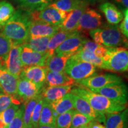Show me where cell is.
I'll use <instances>...</instances> for the list:
<instances>
[{"label": "cell", "instance_id": "6da1fadb", "mask_svg": "<svg viewBox=\"0 0 128 128\" xmlns=\"http://www.w3.org/2000/svg\"><path fill=\"white\" fill-rule=\"evenodd\" d=\"M32 21L30 12L22 8L17 10L2 28V33L12 44H22L28 39Z\"/></svg>", "mask_w": 128, "mask_h": 128}, {"label": "cell", "instance_id": "7a4b0ae2", "mask_svg": "<svg viewBox=\"0 0 128 128\" xmlns=\"http://www.w3.org/2000/svg\"><path fill=\"white\" fill-rule=\"evenodd\" d=\"M76 86L71 88L70 92L84 99L97 112L106 114L118 113L126 108V105L113 102L105 96L92 92L82 86L78 85Z\"/></svg>", "mask_w": 128, "mask_h": 128}, {"label": "cell", "instance_id": "3957f363", "mask_svg": "<svg viewBox=\"0 0 128 128\" xmlns=\"http://www.w3.org/2000/svg\"><path fill=\"white\" fill-rule=\"evenodd\" d=\"M90 35L94 42L107 48H116L125 44L118 25H107L90 30Z\"/></svg>", "mask_w": 128, "mask_h": 128}, {"label": "cell", "instance_id": "277c9868", "mask_svg": "<svg viewBox=\"0 0 128 128\" xmlns=\"http://www.w3.org/2000/svg\"><path fill=\"white\" fill-rule=\"evenodd\" d=\"M103 60L102 69L118 72L128 71V52L125 48H108V53Z\"/></svg>", "mask_w": 128, "mask_h": 128}, {"label": "cell", "instance_id": "5b68a950", "mask_svg": "<svg viewBox=\"0 0 128 128\" xmlns=\"http://www.w3.org/2000/svg\"><path fill=\"white\" fill-rule=\"evenodd\" d=\"M96 72L97 69L93 65L72 56L68 59L64 69V72L76 82L94 76Z\"/></svg>", "mask_w": 128, "mask_h": 128}, {"label": "cell", "instance_id": "8992f818", "mask_svg": "<svg viewBox=\"0 0 128 128\" xmlns=\"http://www.w3.org/2000/svg\"><path fill=\"white\" fill-rule=\"evenodd\" d=\"M91 91L96 93L105 96L113 102L126 105L128 103V91L126 85L122 82L108 85L97 89H92Z\"/></svg>", "mask_w": 128, "mask_h": 128}, {"label": "cell", "instance_id": "52a82bcc", "mask_svg": "<svg viewBox=\"0 0 128 128\" xmlns=\"http://www.w3.org/2000/svg\"><path fill=\"white\" fill-rule=\"evenodd\" d=\"M32 20H40L59 26L66 18L68 12L48 6L38 12H30Z\"/></svg>", "mask_w": 128, "mask_h": 128}, {"label": "cell", "instance_id": "ba28073f", "mask_svg": "<svg viewBox=\"0 0 128 128\" xmlns=\"http://www.w3.org/2000/svg\"><path fill=\"white\" fill-rule=\"evenodd\" d=\"M122 79L119 76L113 74H102L94 75L90 77L76 82V85L82 86L89 90L97 89L108 85L120 83Z\"/></svg>", "mask_w": 128, "mask_h": 128}, {"label": "cell", "instance_id": "9c48e42d", "mask_svg": "<svg viewBox=\"0 0 128 128\" xmlns=\"http://www.w3.org/2000/svg\"><path fill=\"white\" fill-rule=\"evenodd\" d=\"M85 39L80 32L76 31L56 48L54 54L71 57L80 50Z\"/></svg>", "mask_w": 128, "mask_h": 128}, {"label": "cell", "instance_id": "30bf717a", "mask_svg": "<svg viewBox=\"0 0 128 128\" xmlns=\"http://www.w3.org/2000/svg\"><path fill=\"white\" fill-rule=\"evenodd\" d=\"M21 44H12L8 54L2 66L16 77L19 78L23 66L20 58Z\"/></svg>", "mask_w": 128, "mask_h": 128}, {"label": "cell", "instance_id": "8fae6325", "mask_svg": "<svg viewBox=\"0 0 128 128\" xmlns=\"http://www.w3.org/2000/svg\"><path fill=\"white\" fill-rule=\"evenodd\" d=\"M20 58L23 67L45 66L47 54H42L32 49L26 44H21Z\"/></svg>", "mask_w": 128, "mask_h": 128}, {"label": "cell", "instance_id": "7c38bea8", "mask_svg": "<svg viewBox=\"0 0 128 128\" xmlns=\"http://www.w3.org/2000/svg\"><path fill=\"white\" fill-rule=\"evenodd\" d=\"M102 20L100 13L87 7L81 16L76 31L82 32L100 28L102 23Z\"/></svg>", "mask_w": 128, "mask_h": 128}, {"label": "cell", "instance_id": "4fadbf2b", "mask_svg": "<svg viewBox=\"0 0 128 128\" xmlns=\"http://www.w3.org/2000/svg\"><path fill=\"white\" fill-rule=\"evenodd\" d=\"M48 70L46 66H32L23 67L20 77L29 80L42 90L45 84Z\"/></svg>", "mask_w": 128, "mask_h": 128}, {"label": "cell", "instance_id": "5bb4252c", "mask_svg": "<svg viewBox=\"0 0 128 128\" xmlns=\"http://www.w3.org/2000/svg\"><path fill=\"white\" fill-rule=\"evenodd\" d=\"M74 108L76 111L92 120L104 124L106 120L105 114L97 112L86 102L79 96L72 94Z\"/></svg>", "mask_w": 128, "mask_h": 128}, {"label": "cell", "instance_id": "9a60e30c", "mask_svg": "<svg viewBox=\"0 0 128 128\" xmlns=\"http://www.w3.org/2000/svg\"><path fill=\"white\" fill-rule=\"evenodd\" d=\"M59 26L40 20H33L30 24L28 37H52L60 31Z\"/></svg>", "mask_w": 128, "mask_h": 128}, {"label": "cell", "instance_id": "2e32d148", "mask_svg": "<svg viewBox=\"0 0 128 128\" xmlns=\"http://www.w3.org/2000/svg\"><path fill=\"white\" fill-rule=\"evenodd\" d=\"M41 91L29 80L19 77L17 88V96L24 103L40 93Z\"/></svg>", "mask_w": 128, "mask_h": 128}, {"label": "cell", "instance_id": "e0dca14e", "mask_svg": "<svg viewBox=\"0 0 128 128\" xmlns=\"http://www.w3.org/2000/svg\"><path fill=\"white\" fill-rule=\"evenodd\" d=\"M19 78L9 72L0 65V87L3 92L8 95L17 97V88Z\"/></svg>", "mask_w": 128, "mask_h": 128}, {"label": "cell", "instance_id": "ac0fdd59", "mask_svg": "<svg viewBox=\"0 0 128 128\" xmlns=\"http://www.w3.org/2000/svg\"><path fill=\"white\" fill-rule=\"evenodd\" d=\"M87 7L88 5H84L69 12L66 18L60 26V30L66 32L76 31L81 16Z\"/></svg>", "mask_w": 128, "mask_h": 128}, {"label": "cell", "instance_id": "d6986e66", "mask_svg": "<svg viewBox=\"0 0 128 128\" xmlns=\"http://www.w3.org/2000/svg\"><path fill=\"white\" fill-rule=\"evenodd\" d=\"M72 87V86H68L44 87L40 92L42 98L50 103L71 92Z\"/></svg>", "mask_w": 128, "mask_h": 128}, {"label": "cell", "instance_id": "ffe728a7", "mask_svg": "<svg viewBox=\"0 0 128 128\" xmlns=\"http://www.w3.org/2000/svg\"><path fill=\"white\" fill-rule=\"evenodd\" d=\"M105 115L106 128H128V110L127 108L118 113H108Z\"/></svg>", "mask_w": 128, "mask_h": 128}, {"label": "cell", "instance_id": "44dd1931", "mask_svg": "<svg viewBox=\"0 0 128 128\" xmlns=\"http://www.w3.org/2000/svg\"><path fill=\"white\" fill-rule=\"evenodd\" d=\"M104 14L110 24L118 25L124 18V14L119 8L112 3L106 2L101 4L99 7Z\"/></svg>", "mask_w": 128, "mask_h": 128}, {"label": "cell", "instance_id": "7402d4cb", "mask_svg": "<svg viewBox=\"0 0 128 128\" xmlns=\"http://www.w3.org/2000/svg\"><path fill=\"white\" fill-rule=\"evenodd\" d=\"M45 83L48 87L56 86H74L76 84V81L67 76L64 72H55L48 71Z\"/></svg>", "mask_w": 128, "mask_h": 128}, {"label": "cell", "instance_id": "603a6c76", "mask_svg": "<svg viewBox=\"0 0 128 128\" xmlns=\"http://www.w3.org/2000/svg\"><path fill=\"white\" fill-rule=\"evenodd\" d=\"M54 116L56 119L59 115L74 110L71 92L66 94L62 98L50 103Z\"/></svg>", "mask_w": 128, "mask_h": 128}, {"label": "cell", "instance_id": "cb8c5ba5", "mask_svg": "<svg viewBox=\"0 0 128 128\" xmlns=\"http://www.w3.org/2000/svg\"><path fill=\"white\" fill-rule=\"evenodd\" d=\"M70 56H61L54 54L48 57L45 66L48 71L60 72H64L65 65Z\"/></svg>", "mask_w": 128, "mask_h": 128}, {"label": "cell", "instance_id": "d4e9b609", "mask_svg": "<svg viewBox=\"0 0 128 128\" xmlns=\"http://www.w3.org/2000/svg\"><path fill=\"white\" fill-rule=\"evenodd\" d=\"M74 32H66L60 30L55 34L50 37L48 45L47 54L48 57L54 55L56 48L62 44L64 41L73 34Z\"/></svg>", "mask_w": 128, "mask_h": 128}, {"label": "cell", "instance_id": "484cf974", "mask_svg": "<svg viewBox=\"0 0 128 128\" xmlns=\"http://www.w3.org/2000/svg\"><path fill=\"white\" fill-rule=\"evenodd\" d=\"M50 38V37H28L24 44H26L36 52L46 54Z\"/></svg>", "mask_w": 128, "mask_h": 128}, {"label": "cell", "instance_id": "4316f807", "mask_svg": "<svg viewBox=\"0 0 128 128\" xmlns=\"http://www.w3.org/2000/svg\"><path fill=\"white\" fill-rule=\"evenodd\" d=\"M84 5L88 4L81 0H56L51 2L48 6L69 12Z\"/></svg>", "mask_w": 128, "mask_h": 128}, {"label": "cell", "instance_id": "83f0119b", "mask_svg": "<svg viewBox=\"0 0 128 128\" xmlns=\"http://www.w3.org/2000/svg\"><path fill=\"white\" fill-rule=\"evenodd\" d=\"M56 119L54 116L50 104L44 100L40 116L39 126H56Z\"/></svg>", "mask_w": 128, "mask_h": 128}, {"label": "cell", "instance_id": "f1b7e54d", "mask_svg": "<svg viewBox=\"0 0 128 128\" xmlns=\"http://www.w3.org/2000/svg\"><path fill=\"white\" fill-rule=\"evenodd\" d=\"M22 9L28 12L41 10L48 7L53 0H18Z\"/></svg>", "mask_w": 128, "mask_h": 128}, {"label": "cell", "instance_id": "f546056e", "mask_svg": "<svg viewBox=\"0 0 128 128\" xmlns=\"http://www.w3.org/2000/svg\"><path fill=\"white\" fill-rule=\"evenodd\" d=\"M75 58L78 59L82 61L88 62L97 68L102 69L103 65V60L102 58L97 57L93 53L85 51L82 50H79L76 54L71 56Z\"/></svg>", "mask_w": 128, "mask_h": 128}, {"label": "cell", "instance_id": "4dcf8cb0", "mask_svg": "<svg viewBox=\"0 0 128 128\" xmlns=\"http://www.w3.org/2000/svg\"><path fill=\"white\" fill-rule=\"evenodd\" d=\"M15 8L10 2L7 1H0V30L12 18L15 12Z\"/></svg>", "mask_w": 128, "mask_h": 128}, {"label": "cell", "instance_id": "1f68e13d", "mask_svg": "<svg viewBox=\"0 0 128 128\" xmlns=\"http://www.w3.org/2000/svg\"><path fill=\"white\" fill-rule=\"evenodd\" d=\"M42 98L40 93L31 100L25 102L24 111V128H31V118L33 110Z\"/></svg>", "mask_w": 128, "mask_h": 128}, {"label": "cell", "instance_id": "d6a6232c", "mask_svg": "<svg viewBox=\"0 0 128 128\" xmlns=\"http://www.w3.org/2000/svg\"><path fill=\"white\" fill-rule=\"evenodd\" d=\"M12 43L8 38H7L0 32V65H2L4 63L6 57L8 54Z\"/></svg>", "mask_w": 128, "mask_h": 128}, {"label": "cell", "instance_id": "836d02e7", "mask_svg": "<svg viewBox=\"0 0 128 128\" xmlns=\"http://www.w3.org/2000/svg\"><path fill=\"white\" fill-rule=\"evenodd\" d=\"M74 110L59 115L56 119L57 128H72V118Z\"/></svg>", "mask_w": 128, "mask_h": 128}, {"label": "cell", "instance_id": "e575fe53", "mask_svg": "<svg viewBox=\"0 0 128 128\" xmlns=\"http://www.w3.org/2000/svg\"><path fill=\"white\" fill-rule=\"evenodd\" d=\"M13 103L20 104V100L17 98V97L8 95L4 92L0 93V113L7 109Z\"/></svg>", "mask_w": 128, "mask_h": 128}, {"label": "cell", "instance_id": "d590c367", "mask_svg": "<svg viewBox=\"0 0 128 128\" xmlns=\"http://www.w3.org/2000/svg\"><path fill=\"white\" fill-rule=\"evenodd\" d=\"M24 106L22 104L16 112L13 119L8 124L7 128H24Z\"/></svg>", "mask_w": 128, "mask_h": 128}, {"label": "cell", "instance_id": "8d00e7d4", "mask_svg": "<svg viewBox=\"0 0 128 128\" xmlns=\"http://www.w3.org/2000/svg\"><path fill=\"white\" fill-rule=\"evenodd\" d=\"M19 108V105L12 104L7 109L0 113V117L2 118L4 123L8 126L15 116L16 112Z\"/></svg>", "mask_w": 128, "mask_h": 128}, {"label": "cell", "instance_id": "74e56055", "mask_svg": "<svg viewBox=\"0 0 128 128\" xmlns=\"http://www.w3.org/2000/svg\"><path fill=\"white\" fill-rule=\"evenodd\" d=\"M92 119L84 116L81 113L74 110L72 118V128H78L83 124H88Z\"/></svg>", "mask_w": 128, "mask_h": 128}, {"label": "cell", "instance_id": "f35d334b", "mask_svg": "<svg viewBox=\"0 0 128 128\" xmlns=\"http://www.w3.org/2000/svg\"><path fill=\"white\" fill-rule=\"evenodd\" d=\"M43 103H44V100L42 98H41L37 103L33 110L31 118V128H38L39 127V119L42 108Z\"/></svg>", "mask_w": 128, "mask_h": 128}, {"label": "cell", "instance_id": "ab89813d", "mask_svg": "<svg viewBox=\"0 0 128 128\" xmlns=\"http://www.w3.org/2000/svg\"><path fill=\"white\" fill-rule=\"evenodd\" d=\"M124 18L120 25L119 26V30L123 36L127 39L128 37V10L125 8L124 10Z\"/></svg>", "mask_w": 128, "mask_h": 128}, {"label": "cell", "instance_id": "60d3db41", "mask_svg": "<svg viewBox=\"0 0 128 128\" xmlns=\"http://www.w3.org/2000/svg\"><path fill=\"white\" fill-rule=\"evenodd\" d=\"M88 126L89 128H106L104 126H103L99 122L96 120H92L88 124Z\"/></svg>", "mask_w": 128, "mask_h": 128}, {"label": "cell", "instance_id": "b9f144b4", "mask_svg": "<svg viewBox=\"0 0 128 128\" xmlns=\"http://www.w3.org/2000/svg\"><path fill=\"white\" fill-rule=\"evenodd\" d=\"M116 2L122 4L125 7V8H128V0H115Z\"/></svg>", "mask_w": 128, "mask_h": 128}, {"label": "cell", "instance_id": "7bdbcfd3", "mask_svg": "<svg viewBox=\"0 0 128 128\" xmlns=\"http://www.w3.org/2000/svg\"><path fill=\"white\" fill-rule=\"evenodd\" d=\"M81 1H84V2L87 3L88 4H94V3L98 2L100 1H102V0H81Z\"/></svg>", "mask_w": 128, "mask_h": 128}, {"label": "cell", "instance_id": "ee69618b", "mask_svg": "<svg viewBox=\"0 0 128 128\" xmlns=\"http://www.w3.org/2000/svg\"><path fill=\"white\" fill-rule=\"evenodd\" d=\"M38 128H57L56 126H51V125H44L39 126Z\"/></svg>", "mask_w": 128, "mask_h": 128}, {"label": "cell", "instance_id": "f6af8a7d", "mask_svg": "<svg viewBox=\"0 0 128 128\" xmlns=\"http://www.w3.org/2000/svg\"><path fill=\"white\" fill-rule=\"evenodd\" d=\"M78 128H89V127L88 126V124H83V125L80 126Z\"/></svg>", "mask_w": 128, "mask_h": 128}, {"label": "cell", "instance_id": "bcb514c9", "mask_svg": "<svg viewBox=\"0 0 128 128\" xmlns=\"http://www.w3.org/2000/svg\"><path fill=\"white\" fill-rule=\"evenodd\" d=\"M3 92L2 90L1 89V87H0V93H1V92Z\"/></svg>", "mask_w": 128, "mask_h": 128}, {"label": "cell", "instance_id": "7dc6e473", "mask_svg": "<svg viewBox=\"0 0 128 128\" xmlns=\"http://www.w3.org/2000/svg\"><path fill=\"white\" fill-rule=\"evenodd\" d=\"M17 1H18V0H17Z\"/></svg>", "mask_w": 128, "mask_h": 128}]
</instances>
